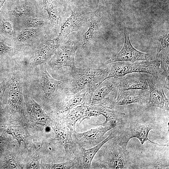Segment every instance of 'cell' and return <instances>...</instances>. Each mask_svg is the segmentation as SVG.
<instances>
[{"mask_svg": "<svg viewBox=\"0 0 169 169\" xmlns=\"http://www.w3.org/2000/svg\"><path fill=\"white\" fill-rule=\"evenodd\" d=\"M46 68V64L24 70L23 85L28 95L39 100L44 110L50 113L69 96L71 79L66 74L61 80H56Z\"/></svg>", "mask_w": 169, "mask_h": 169, "instance_id": "6da1fadb", "label": "cell"}, {"mask_svg": "<svg viewBox=\"0 0 169 169\" xmlns=\"http://www.w3.org/2000/svg\"><path fill=\"white\" fill-rule=\"evenodd\" d=\"M128 153L117 144L113 138L99 149L92 161L90 169L131 168Z\"/></svg>", "mask_w": 169, "mask_h": 169, "instance_id": "7a4b0ae2", "label": "cell"}, {"mask_svg": "<svg viewBox=\"0 0 169 169\" xmlns=\"http://www.w3.org/2000/svg\"><path fill=\"white\" fill-rule=\"evenodd\" d=\"M9 87L7 103L3 111L9 120L25 118L23 90L24 71L20 61L15 60Z\"/></svg>", "mask_w": 169, "mask_h": 169, "instance_id": "3957f363", "label": "cell"}, {"mask_svg": "<svg viewBox=\"0 0 169 169\" xmlns=\"http://www.w3.org/2000/svg\"><path fill=\"white\" fill-rule=\"evenodd\" d=\"M71 68L69 96L88 87L100 84L106 79L110 71L108 64H103L101 68L97 69L77 68L75 65Z\"/></svg>", "mask_w": 169, "mask_h": 169, "instance_id": "277c9868", "label": "cell"}, {"mask_svg": "<svg viewBox=\"0 0 169 169\" xmlns=\"http://www.w3.org/2000/svg\"><path fill=\"white\" fill-rule=\"evenodd\" d=\"M116 135L113 138L115 142L122 148L126 150L128 142L132 138H138L142 145V153L143 145L147 141L159 146H167L166 145H160L151 141L148 138L149 131L155 128V125L150 122L143 123L140 121H132L125 125L122 126L120 124L115 127Z\"/></svg>", "mask_w": 169, "mask_h": 169, "instance_id": "5b68a950", "label": "cell"}, {"mask_svg": "<svg viewBox=\"0 0 169 169\" xmlns=\"http://www.w3.org/2000/svg\"><path fill=\"white\" fill-rule=\"evenodd\" d=\"M110 71L106 79H115L132 73H143L158 75L161 73V62L156 60L134 62L118 61L109 64Z\"/></svg>", "mask_w": 169, "mask_h": 169, "instance_id": "8992f818", "label": "cell"}, {"mask_svg": "<svg viewBox=\"0 0 169 169\" xmlns=\"http://www.w3.org/2000/svg\"><path fill=\"white\" fill-rule=\"evenodd\" d=\"M121 92L116 79L107 78L102 81L94 91L90 105L114 108Z\"/></svg>", "mask_w": 169, "mask_h": 169, "instance_id": "52a82bcc", "label": "cell"}, {"mask_svg": "<svg viewBox=\"0 0 169 169\" xmlns=\"http://www.w3.org/2000/svg\"><path fill=\"white\" fill-rule=\"evenodd\" d=\"M79 45V42L75 37H69L66 42L60 44L49 61V67L57 71L63 67H71L75 65V54Z\"/></svg>", "mask_w": 169, "mask_h": 169, "instance_id": "ba28073f", "label": "cell"}, {"mask_svg": "<svg viewBox=\"0 0 169 169\" xmlns=\"http://www.w3.org/2000/svg\"><path fill=\"white\" fill-rule=\"evenodd\" d=\"M54 122V125L51 126L55 134L54 140L64 147V160L66 161L77 158L81 147L74 141L72 132L60 121L57 120Z\"/></svg>", "mask_w": 169, "mask_h": 169, "instance_id": "9c48e42d", "label": "cell"}, {"mask_svg": "<svg viewBox=\"0 0 169 169\" xmlns=\"http://www.w3.org/2000/svg\"><path fill=\"white\" fill-rule=\"evenodd\" d=\"M160 74H148L146 81L149 88V98L145 105L146 108L159 107L164 111H169V102L163 89L165 80L160 77Z\"/></svg>", "mask_w": 169, "mask_h": 169, "instance_id": "30bf717a", "label": "cell"}, {"mask_svg": "<svg viewBox=\"0 0 169 169\" xmlns=\"http://www.w3.org/2000/svg\"><path fill=\"white\" fill-rule=\"evenodd\" d=\"M60 45V44L57 43L55 39L44 40L37 47L26 62H21L23 70L46 64Z\"/></svg>", "mask_w": 169, "mask_h": 169, "instance_id": "8fae6325", "label": "cell"}, {"mask_svg": "<svg viewBox=\"0 0 169 169\" xmlns=\"http://www.w3.org/2000/svg\"><path fill=\"white\" fill-rule=\"evenodd\" d=\"M124 43L121 50L103 64H106L118 61L134 62L137 61L155 60V57L151 54L141 52L133 47L130 41L129 32L126 27L124 28Z\"/></svg>", "mask_w": 169, "mask_h": 169, "instance_id": "7c38bea8", "label": "cell"}, {"mask_svg": "<svg viewBox=\"0 0 169 169\" xmlns=\"http://www.w3.org/2000/svg\"><path fill=\"white\" fill-rule=\"evenodd\" d=\"M71 14L60 28V32L55 39L57 43L74 32H78L89 21L94 12H87L76 8H71Z\"/></svg>", "mask_w": 169, "mask_h": 169, "instance_id": "4fadbf2b", "label": "cell"}, {"mask_svg": "<svg viewBox=\"0 0 169 169\" xmlns=\"http://www.w3.org/2000/svg\"><path fill=\"white\" fill-rule=\"evenodd\" d=\"M27 116L34 126L45 128L53 126V121L45 112L41 106L29 95L23 94Z\"/></svg>", "mask_w": 169, "mask_h": 169, "instance_id": "5bb4252c", "label": "cell"}, {"mask_svg": "<svg viewBox=\"0 0 169 169\" xmlns=\"http://www.w3.org/2000/svg\"><path fill=\"white\" fill-rule=\"evenodd\" d=\"M99 85L96 84L84 89L75 94L67 96L54 111L49 113H54L56 117L59 116L83 103L90 105L93 93Z\"/></svg>", "mask_w": 169, "mask_h": 169, "instance_id": "9a60e30c", "label": "cell"}, {"mask_svg": "<svg viewBox=\"0 0 169 169\" xmlns=\"http://www.w3.org/2000/svg\"><path fill=\"white\" fill-rule=\"evenodd\" d=\"M113 128L110 126L99 125L84 132L77 133L74 130L72 132V137L76 144L85 149H88L103 141L105 138V135Z\"/></svg>", "mask_w": 169, "mask_h": 169, "instance_id": "2e32d148", "label": "cell"}, {"mask_svg": "<svg viewBox=\"0 0 169 169\" xmlns=\"http://www.w3.org/2000/svg\"><path fill=\"white\" fill-rule=\"evenodd\" d=\"M102 115L105 118V120L99 125L109 126L113 128L120 124L125 115L124 113L120 112L114 109L100 105H89L85 117V119L91 116H98Z\"/></svg>", "mask_w": 169, "mask_h": 169, "instance_id": "e0dca14e", "label": "cell"}, {"mask_svg": "<svg viewBox=\"0 0 169 169\" xmlns=\"http://www.w3.org/2000/svg\"><path fill=\"white\" fill-rule=\"evenodd\" d=\"M148 74L132 73L116 79L121 91L130 90H149L146 81Z\"/></svg>", "mask_w": 169, "mask_h": 169, "instance_id": "ac0fdd59", "label": "cell"}, {"mask_svg": "<svg viewBox=\"0 0 169 169\" xmlns=\"http://www.w3.org/2000/svg\"><path fill=\"white\" fill-rule=\"evenodd\" d=\"M149 98V90H130L121 91L116 106L134 103L146 105Z\"/></svg>", "mask_w": 169, "mask_h": 169, "instance_id": "d6986e66", "label": "cell"}, {"mask_svg": "<svg viewBox=\"0 0 169 169\" xmlns=\"http://www.w3.org/2000/svg\"><path fill=\"white\" fill-rule=\"evenodd\" d=\"M112 129V131L109 136L96 145L88 149L81 147L79 155L77 157L79 160V164L77 168L90 169L92 160L99 149L106 141L116 136L115 129L114 128Z\"/></svg>", "mask_w": 169, "mask_h": 169, "instance_id": "ffe728a7", "label": "cell"}, {"mask_svg": "<svg viewBox=\"0 0 169 169\" xmlns=\"http://www.w3.org/2000/svg\"><path fill=\"white\" fill-rule=\"evenodd\" d=\"M89 105L83 103L72 108L66 113L57 117L56 119L63 123L73 132L75 130L76 122L79 120L80 123L84 119Z\"/></svg>", "mask_w": 169, "mask_h": 169, "instance_id": "44dd1931", "label": "cell"}, {"mask_svg": "<svg viewBox=\"0 0 169 169\" xmlns=\"http://www.w3.org/2000/svg\"><path fill=\"white\" fill-rule=\"evenodd\" d=\"M103 17V13L98 7H96L89 21V28L83 35V43L82 47L84 49L90 46L93 43L99 32L100 23Z\"/></svg>", "mask_w": 169, "mask_h": 169, "instance_id": "7402d4cb", "label": "cell"}, {"mask_svg": "<svg viewBox=\"0 0 169 169\" xmlns=\"http://www.w3.org/2000/svg\"><path fill=\"white\" fill-rule=\"evenodd\" d=\"M43 7L47 12L51 26L54 29L59 28L60 13L65 3L62 0H42Z\"/></svg>", "mask_w": 169, "mask_h": 169, "instance_id": "603a6c76", "label": "cell"}, {"mask_svg": "<svg viewBox=\"0 0 169 169\" xmlns=\"http://www.w3.org/2000/svg\"><path fill=\"white\" fill-rule=\"evenodd\" d=\"M8 134L11 135L17 141L19 146L21 141L23 142L27 148L31 144V136L29 135L27 130L23 127L17 125H9L6 130Z\"/></svg>", "mask_w": 169, "mask_h": 169, "instance_id": "cb8c5ba5", "label": "cell"}, {"mask_svg": "<svg viewBox=\"0 0 169 169\" xmlns=\"http://www.w3.org/2000/svg\"><path fill=\"white\" fill-rule=\"evenodd\" d=\"M13 35L12 23L4 13L0 12V39L8 43Z\"/></svg>", "mask_w": 169, "mask_h": 169, "instance_id": "d4e9b609", "label": "cell"}, {"mask_svg": "<svg viewBox=\"0 0 169 169\" xmlns=\"http://www.w3.org/2000/svg\"><path fill=\"white\" fill-rule=\"evenodd\" d=\"M40 28H21L16 35V45L23 46L29 44L40 33Z\"/></svg>", "mask_w": 169, "mask_h": 169, "instance_id": "484cf974", "label": "cell"}, {"mask_svg": "<svg viewBox=\"0 0 169 169\" xmlns=\"http://www.w3.org/2000/svg\"><path fill=\"white\" fill-rule=\"evenodd\" d=\"M47 23V19L41 15L32 14L23 18L20 25L22 28H41L46 26Z\"/></svg>", "mask_w": 169, "mask_h": 169, "instance_id": "4316f807", "label": "cell"}, {"mask_svg": "<svg viewBox=\"0 0 169 169\" xmlns=\"http://www.w3.org/2000/svg\"><path fill=\"white\" fill-rule=\"evenodd\" d=\"M79 164V159L76 157L73 159L66 161L62 163L49 164L41 163L40 164V166H41L42 168L44 169H69L77 165L78 167Z\"/></svg>", "mask_w": 169, "mask_h": 169, "instance_id": "83f0119b", "label": "cell"}, {"mask_svg": "<svg viewBox=\"0 0 169 169\" xmlns=\"http://www.w3.org/2000/svg\"><path fill=\"white\" fill-rule=\"evenodd\" d=\"M17 49L0 39V58L10 61V58L17 52Z\"/></svg>", "mask_w": 169, "mask_h": 169, "instance_id": "f1b7e54d", "label": "cell"}, {"mask_svg": "<svg viewBox=\"0 0 169 169\" xmlns=\"http://www.w3.org/2000/svg\"><path fill=\"white\" fill-rule=\"evenodd\" d=\"M3 169H18L19 164L18 161L14 154H10L3 157L1 162Z\"/></svg>", "mask_w": 169, "mask_h": 169, "instance_id": "f546056e", "label": "cell"}, {"mask_svg": "<svg viewBox=\"0 0 169 169\" xmlns=\"http://www.w3.org/2000/svg\"><path fill=\"white\" fill-rule=\"evenodd\" d=\"M38 150L32 154L30 159L28 168L31 169H38L40 165V156Z\"/></svg>", "mask_w": 169, "mask_h": 169, "instance_id": "4dcf8cb0", "label": "cell"}, {"mask_svg": "<svg viewBox=\"0 0 169 169\" xmlns=\"http://www.w3.org/2000/svg\"><path fill=\"white\" fill-rule=\"evenodd\" d=\"M157 50L156 53L169 47V34H166L160 36L156 41Z\"/></svg>", "mask_w": 169, "mask_h": 169, "instance_id": "1f68e13d", "label": "cell"}, {"mask_svg": "<svg viewBox=\"0 0 169 169\" xmlns=\"http://www.w3.org/2000/svg\"><path fill=\"white\" fill-rule=\"evenodd\" d=\"M11 78H5L0 82V112L3 111L2 107L3 96L5 90L9 87Z\"/></svg>", "mask_w": 169, "mask_h": 169, "instance_id": "d6a6232c", "label": "cell"}, {"mask_svg": "<svg viewBox=\"0 0 169 169\" xmlns=\"http://www.w3.org/2000/svg\"><path fill=\"white\" fill-rule=\"evenodd\" d=\"M9 61L4 60L0 58V75L5 69V68L8 65Z\"/></svg>", "mask_w": 169, "mask_h": 169, "instance_id": "836d02e7", "label": "cell"}, {"mask_svg": "<svg viewBox=\"0 0 169 169\" xmlns=\"http://www.w3.org/2000/svg\"><path fill=\"white\" fill-rule=\"evenodd\" d=\"M4 116H5L3 114V111L0 112V129L3 128L6 125V124L4 122L3 120Z\"/></svg>", "mask_w": 169, "mask_h": 169, "instance_id": "e575fe53", "label": "cell"}, {"mask_svg": "<svg viewBox=\"0 0 169 169\" xmlns=\"http://www.w3.org/2000/svg\"><path fill=\"white\" fill-rule=\"evenodd\" d=\"M7 0H0V12H1V9L3 7L4 3L6 2Z\"/></svg>", "mask_w": 169, "mask_h": 169, "instance_id": "d590c367", "label": "cell"}, {"mask_svg": "<svg viewBox=\"0 0 169 169\" xmlns=\"http://www.w3.org/2000/svg\"><path fill=\"white\" fill-rule=\"evenodd\" d=\"M100 0H98V2H97V5H99V3H100Z\"/></svg>", "mask_w": 169, "mask_h": 169, "instance_id": "8d00e7d4", "label": "cell"}, {"mask_svg": "<svg viewBox=\"0 0 169 169\" xmlns=\"http://www.w3.org/2000/svg\"><path fill=\"white\" fill-rule=\"evenodd\" d=\"M64 2H66V0H62Z\"/></svg>", "mask_w": 169, "mask_h": 169, "instance_id": "74e56055", "label": "cell"}]
</instances>
